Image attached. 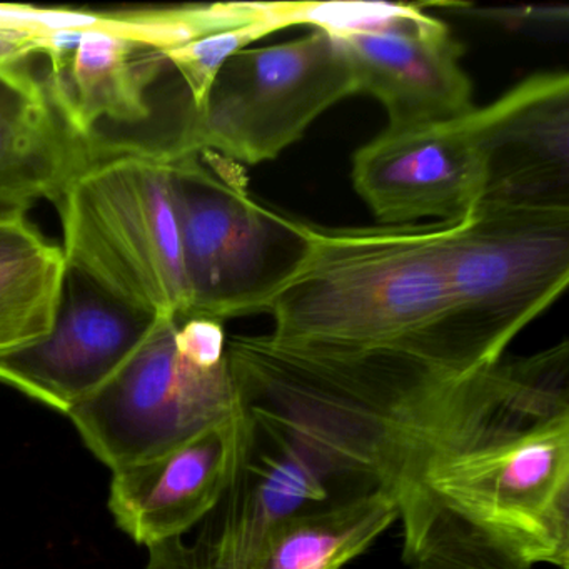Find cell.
Listing matches in <instances>:
<instances>
[{
  "label": "cell",
  "mask_w": 569,
  "mask_h": 569,
  "mask_svg": "<svg viewBox=\"0 0 569 569\" xmlns=\"http://www.w3.org/2000/svg\"><path fill=\"white\" fill-rule=\"evenodd\" d=\"M446 222L329 228L308 221L305 254L266 306L272 338L405 352L452 372L481 369L452 326L442 264Z\"/></svg>",
  "instance_id": "1"
},
{
  "label": "cell",
  "mask_w": 569,
  "mask_h": 569,
  "mask_svg": "<svg viewBox=\"0 0 569 569\" xmlns=\"http://www.w3.org/2000/svg\"><path fill=\"white\" fill-rule=\"evenodd\" d=\"M171 162L168 146L102 144L54 206L69 269L129 308L184 321L191 296Z\"/></svg>",
  "instance_id": "2"
},
{
  "label": "cell",
  "mask_w": 569,
  "mask_h": 569,
  "mask_svg": "<svg viewBox=\"0 0 569 569\" xmlns=\"http://www.w3.org/2000/svg\"><path fill=\"white\" fill-rule=\"evenodd\" d=\"M244 409L224 322L189 318L162 319L116 376L66 415L114 471L164 455Z\"/></svg>",
  "instance_id": "3"
},
{
  "label": "cell",
  "mask_w": 569,
  "mask_h": 569,
  "mask_svg": "<svg viewBox=\"0 0 569 569\" xmlns=\"http://www.w3.org/2000/svg\"><path fill=\"white\" fill-rule=\"evenodd\" d=\"M442 264L456 336L496 365L569 282V206L481 199L446 222Z\"/></svg>",
  "instance_id": "4"
},
{
  "label": "cell",
  "mask_w": 569,
  "mask_h": 569,
  "mask_svg": "<svg viewBox=\"0 0 569 569\" xmlns=\"http://www.w3.org/2000/svg\"><path fill=\"white\" fill-rule=\"evenodd\" d=\"M171 186L189 318L264 312L305 254L308 219L261 201L241 164L214 152H172Z\"/></svg>",
  "instance_id": "5"
},
{
  "label": "cell",
  "mask_w": 569,
  "mask_h": 569,
  "mask_svg": "<svg viewBox=\"0 0 569 569\" xmlns=\"http://www.w3.org/2000/svg\"><path fill=\"white\" fill-rule=\"evenodd\" d=\"M351 96L358 91L345 48L336 36L312 29L296 41L232 56L169 149L214 152L238 164L274 161Z\"/></svg>",
  "instance_id": "6"
},
{
  "label": "cell",
  "mask_w": 569,
  "mask_h": 569,
  "mask_svg": "<svg viewBox=\"0 0 569 569\" xmlns=\"http://www.w3.org/2000/svg\"><path fill=\"white\" fill-rule=\"evenodd\" d=\"M332 36L348 56L358 96L381 102L389 129L442 124L475 111L472 82L461 64L465 48L421 4H395Z\"/></svg>",
  "instance_id": "7"
},
{
  "label": "cell",
  "mask_w": 569,
  "mask_h": 569,
  "mask_svg": "<svg viewBox=\"0 0 569 569\" xmlns=\"http://www.w3.org/2000/svg\"><path fill=\"white\" fill-rule=\"evenodd\" d=\"M328 481L298 446L258 431L214 508L188 535L148 548L144 569H252L276 522L328 502Z\"/></svg>",
  "instance_id": "8"
},
{
  "label": "cell",
  "mask_w": 569,
  "mask_h": 569,
  "mask_svg": "<svg viewBox=\"0 0 569 569\" xmlns=\"http://www.w3.org/2000/svg\"><path fill=\"white\" fill-rule=\"evenodd\" d=\"M161 321L68 268L51 331L0 356V382L66 415L116 376Z\"/></svg>",
  "instance_id": "9"
},
{
  "label": "cell",
  "mask_w": 569,
  "mask_h": 569,
  "mask_svg": "<svg viewBox=\"0 0 569 569\" xmlns=\"http://www.w3.org/2000/svg\"><path fill=\"white\" fill-rule=\"evenodd\" d=\"M389 129L352 158V184L378 224L451 221L485 192V161L471 119Z\"/></svg>",
  "instance_id": "10"
},
{
  "label": "cell",
  "mask_w": 569,
  "mask_h": 569,
  "mask_svg": "<svg viewBox=\"0 0 569 569\" xmlns=\"http://www.w3.org/2000/svg\"><path fill=\"white\" fill-rule=\"evenodd\" d=\"M256 432L246 406L164 455L114 469L109 509L119 528L146 548L188 535L238 475Z\"/></svg>",
  "instance_id": "11"
},
{
  "label": "cell",
  "mask_w": 569,
  "mask_h": 569,
  "mask_svg": "<svg viewBox=\"0 0 569 569\" xmlns=\"http://www.w3.org/2000/svg\"><path fill=\"white\" fill-rule=\"evenodd\" d=\"M485 161L481 199L569 206V78L539 72L469 116Z\"/></svg>",
  "instance_id": "12"
},
{
  "label": "cell",
  "mask_w": 569,
  "mask_h": 569,
  "mask_svg": "<svg viewBox=\"0 0 569 569\" xmlns=\"http://www.w3.org/2000/svg\"><path fill=\"white\" fill-rule=\"evenodd\" d=\"M48 86L66 124L96 139L102 119L134 126L151 118L149 89L171 68L164 52L118 29L48 36Z\"/></svg>",
  "instance_id": "13"
},
{
  "label": "cell",
  "mask_w": 569,
  "mask_h": 569,
  "mask_svg": "<svg viewBox=\"0 0 569 569\" xmlns=\"http://www.w3.org/2000/svg\"><path fill=\"white\" fill-rule=\"evenodd\" d=\"M104 142L71 131L48 86L24 64L0 68V202H58Z\"/></svg>",
  "instance_id": "14"
},
{
  "label": "cell",
  "mask_w": 569,
  "mask_h": 569,
  "mask_svg": "<svg viewBox=\"0 0 569 569\" xmlns=\"http://www.w3.org/2000/svg\"><path fill=\"white\" fill-rule=\"evenodd\" d=\"M396 521L395 499L378 488L301 509L272 526L252 569H342Z\"/></svg>",
  "instance_id": "15"
},
{
  "label": "cell",
  "mask_w": 569,
  "mask_h": 569,
  "mask_svg": "<svg viewBox=\"0 0 569 569\" xmlns=\"http://www.w3.org/2000/svg\"><path fill=\"white\" fill-rule=\"evenodd\" d=\"M61 246L0 264V356L34 345L51 331L66 278Z\"/></svg>",
  "instance_id": "16"
},
{
  "label": "cell",
  "mask_w": 569,
  "mask_h": 569,
  "mask_svg": "<svg viewBox=\"0 0 569 569\" xmlns=\"http://www.w3.org/2000/svg\"><path fill=\"white\" fill-rule=\"evenodd\" d=\"M286 28H289L286 2H262L261 12L251 21L202 36L188 44L164 51V56L171 68L181 76L192 108L201 111L212 82L232 56Z\"/></svg>",
  "instance_id": "17"
},
{
  "label": "cell",
  "mask_w": 569,
  "mask_h": 569,
  "mask_svg": "<svg viewBox=\"0 0 569 569\" xmlns=\"http://www.w3.org/2000/svg\"><path fill=\"white\" fill-rule=\"evenodd\" d=\"M48 244V239L29 219L0 224V264L41 251Z\"/></svg>",
  "instance_id": "18"
},
{
  "label": "cell",
  "mask_w": 569,
  "mask_h": 569,
  "mask_svg": "<svg viewBox=\"0 0 569 569\" xmlns=\"http://www.w3.org/2000/svg\"><path fill=\"white\" fill-rule=\"evenodd\" d=\"M28 212L29 208H24V206L2 204L0 202V224L28 221Z\"/></svg>",
  "instance_id": "19"
}]
</instances>
